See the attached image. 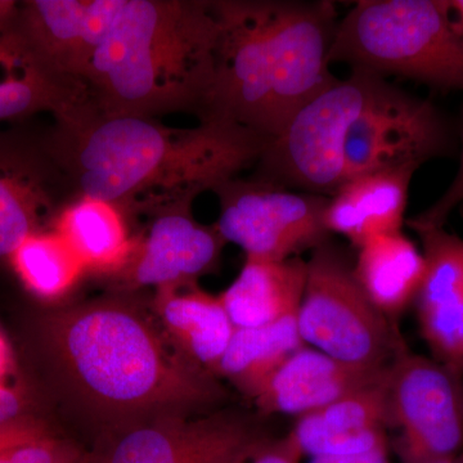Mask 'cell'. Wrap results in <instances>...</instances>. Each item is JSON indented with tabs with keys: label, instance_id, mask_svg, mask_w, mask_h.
<instances>
[{
	"label": "cell",
	"instance_id": "cell-23",
	"mask_svg": "<svg viewBox=\"0 0 463 463\" xmlns=\"http://www.w3.org/2000/svg\"><path fill=\"white\" fill-rule=\"evenodd\" d=\"M297 316L260 327L236 328L219 364L218 376L231 381L248 397L257 398L289 356L306 345Z\"/></svg>",
	"mask_w": 463,
	"mask_h": 463
},
{
	"label": "cell",
	"instance_id": "cell-10",
	"mask_svg": "<svg viewBox=\"0 0 463 463\" xmlns=\"http://www.w3.org/2000/svg\"><path fill=\"white\" fill-rule=\"evenodd\" d=\"M446 118L429 100L383 81L350 125L344 143V183L364 174L414 167L450 149Z\"/></svg>",
	"mask_w": 463,
	"mask_h": 463
},
{
	"label": "cell",
	"instance_id": "cell-1",
	"mask_svg": "<svg viewBox=\"0 0 463 463\" xmlns=\"http://www.w3.org/2000/svg\"><path fill=\"white\" fill-rule=\"evenodd\" d=\"M45 147L76 197L151 212L170 201L196 199L258 163L268 141L219 118L196 128L157 118L108 115L93 105L54 118Z\"/></svg>",
	"mask_w": 463,
	"mask_h": 463
},
{
	"label": "cell",
	"instance_id": "cell-7",
	"mask_svg": "<svg viewBox=\"0 0 463 463\" xmlns=\"http://www.w3.org/2000/svg\"><path fill=\"white\" fill-rule=\"evenodd\" d=\"M385 80L361 70L337 78L268 142L258 160V179L332 196L344 183V143L350 125Z\"/></svg>",
	"mask_w": 463,
	"mask_h": 463
},
{
	"label": "cell",
	"instance_id": "cell-30",
	"mask_svg": "<svg viewBox=\"0 0 463 463\" xmlns=\"http://www.w3.org/2000/svg\"><path fill=\"white\" fill-rule=\"evenodd\" d=\"M309 463H390L389 448L364 453V455L341 457H315Z\"/></svg>",
	"mask_w": 463,
	"mask_h": 463
},
{
	"label": "cell",
	"instance_id": "cell-6",
	"mask_svg": "<svg viewBox=\"0 0 463 463\" xmlns=\"http://www.w3.org/2000/svg\"><path fill=\"white\" fill-rule=\"evenodd\" d=\"M297 318L307 346L364 370L388 367L404 344L397 326L365 295L353 264L330 241L307 260Z\"/></svg>",
	"mask_w": 463,
	"mask_h": 463
},
{
	"label": "cell",
	"instance_id": "cell-28",
	"mask_svg": "<svg viewBox=\"0 0 463 463\" xmlns=\"http://www.w3.org/2000/svg\"><path fill=\"white\" fill-rule=\"evenodd\" d=\"M301 455L294 441L288 437L269 440L261 438L243 457L245 463H300Z\"/></svg>",
	"mask_w": 463,
	"mask_h": 463
},
{
	"label": "cell",
	"instance_id": "cell-13",
	"mask_svg": "<svg viewBox=\"0 0 463 463\" xmlns=\"http://www.w3.org/2000/svg\"><path fill=\"white\" fill-rule=\"evenodd\" d=\"M237 417L175 419L125 432L103 463H233L260 440Z\"/></svg>",
	"mask_w": 463,
	"mask_h": 463
},
{
	"label": "cell",
	"instance_id": "cell-31",
	"mask_svg": "<svg viewBox=\"0 0 463 463\" xmlns=\"http://www.w3.org/2000/svg\"><path fill=\"white\" fill-rule=\"evenodd\" d=\"M449 8L452 16H455L453 23H455L457 35L463 50V0H450Z\"/></svg>",
	"mask_w": 463,
	"mask_h": 463
},
{
	"label": "cell",
	"instance_id": "cell-2",
	"mask_svg": "<svg viewBox=\"0 0 463 463\" xmlns=\"http://www.w3.org/2000/svg\"><path fill=\"white\" fill-rule=\"evenodd\" d=\"M215 79L201 120L232 121L272 141L292 116L336 80L332 2L213 0Z\"/></svg>",
	"mask_w": 463,
	"mask_h": 463
},
{
	"label": "cell",
	"instance_id": "cell-3",
	"mask_svg": "<svg viewBox=\"0 0 463 463\" xmlns=\"http://www.w3.org/2000/svg\"><path fill=\"white\" fill-rule=\"evenodd\" d=\"M218 23L205 0H115L85 84L108 115L205 111L215 79Z\"/></svg>",
	"mask_w": 463,
	"mask_h": 463
},
{
	"label": "cell",
	"instance_id": "cell-4",
	"mask_svg": "<svg viewBox=\"0 0 463 463\" xmlns=\"http://www.w3.org/2000/svg\"><path fill=\"white\" fill-rule=\"evenodd\" d=\"M58 364L90 403L109 413L200 408L225 397L215 374L166 346L132 307L115 301L63 313L51 328Z\"/></svg>",
	"mask_w": 463,
	"mask_h": 463
},
{
	"label": "cell",
	"instance_id": "cell-12",
	"mask_svg": "<svg viewBox=\"0 0 463 463\" xmlns=\"http://www.w3.org/2000/svg\"><path fill=\"white\" fill-rule=\"evenodd\" d=\"M194 199L170 201L151 210L147 233L124 268L134 288L190 285L215 267L225 241L216 227L192 215Z\"/></svg>",
	"mask_w": 463,
	"mask_h": 463
},
{
	"label": "cell",
	"instance_id": "cell-34",
	"mask_svg": "<svg viewBox=\"0 0 463 463\" xmlns=\"http://www.w3.org/2000/svg\"><path fill=\"white\" fill-rule=\"evenodd\" d=\"M9 435H11V430L8 428L0 429V448L5 447L11 440Z\"/></svg>",
	"mask_w": 463,
	"mask_h": 463
},
{
	"label": "cell",
	"instance_id": "cell-27",
	"mask_svg": "<svg viewBox=\"0 0 463 463\" xmlns=\"http://www.w3.org/2000/svg\"><path fill=\"white\" fill-rule=\"evenodd\" d=\"M463 203V116L461 128V157L455 178L446 192L421 214L411 219L410 225L417 228L444 227L453 210Z\"/></svg>",
	"mask_w": 463,
	"mask_h": 463
},
{
	"label": "cell",
	"instance_id": "cell-22",
	"mask_svg": "<svg viewBox=\"0 0 463 463\" xmlns=\"http://www.w3.org/2000/svg\"><path fill=\"white\" fill-rule=\"evenodd\" d=\"M54 231L66 241L85 269L120 272L132 257L124 210L108 201L78 196L61 212Z\"/></svg>",
	"mask_w": 463,
	"mask_h": 463
},
{
	"label": "cell",
	"instance_id": "cell-21",
	"mask_svg": "<svg viewBox=\"0 0 463 463\" xmlns=\"http://www.w3.org/2000/svg\"><path fill=\"white\" fill-rule=\"evenodd\" d=\"M353 269L365 295L394 322L416 303L426 264L421 250L399 231L365 241L358 248Z\"/></svg>",
	"mask_w": 463,
	"mask_h": 463
},
{
	"label": "cell",
	"instance_id": "cell-33",
	"mask_svg": "<svg viewBox=\"0 0 463 463\" xmlns=\"http://www.w3.org/2000/svg\"><path fill=\"white\" fill-rule=\"evenodd\" d=\"M8 367V352L7 346H5V341L0 339V379H2L3 373H5Z\"/></svg>",
	"mask_w": 463,
	"mask_h": 463
},
{
	"label": "cell",
	"instance_id": "cell-17",
	"mask_svg": "<svg viewBox=\"0 0 463 463\" xmlns=\"http://www.w3.org/2000/svg\"><path fill=\"white\" fill-rule=\"evenodd\" d=\"M388 367L364 370L304 345L289 356L254 401L265 414L298 419L373 385L383 379Z\"/></svg>",
	"mask_w": 463,
	"mask_h": 463
},
{
	"label": "cell",
	"instance_id": "cell-24",
	"mask_svg": "<svg viewBox=\"0 0 463 463\" xmlns=\"http://www.w3.org/2000/svg\"><path fill=\"white\" fill-rule=\"evenodd\" d=\"M425 258V277L417 313L463 310V240L444 227L417 228Z\"/></svg>",
	"mask_w": 463,
	"mask_h": 463
},
{
	"label": "cell",
	"instance_id": "cell-25",
	"mask_svg": "<svg viewBox=\"0 0 463 463\" xmlns=\"http://www.w3.org/2000/svg\"><path fill=\"white\" fill-rule=\"evenodd\" d=\"M11 258L27 288L45 298L65 295L85 270L75 252L54 230L29 237Z\"/></svg>",
	"mask_w": 463,
	"mask_h": 463
},
{
	"label": "cell",
	"instance_id": "cell-19",
	"mask_svg": "<svg viewBox=\"0 0 463 463\" xmlns=\"http://www.w3.org/2000/svg\"><path fill=\"white\" fill-rule=\"evenodd\" d=\"M307 276L301 257L283 261L246 259L233 283L221 295L234 328H254L298 315Z\"/></svg>",
	"mask_w": 463,
	"mask_h": 463
},
{
	"label": "cell",
	"instance_id": "cell-9",
	"mask_svg": "<svg viewBox=\"0 0 463 463\" xmlns=\"http://www.w3.org/2000/svg\"><path fill=\"white\" fill-rule=\"evenodd\" d=\"M221 215L215 224L225 242L246 259L283 261L328 241L325 212L330 196L289 191L263 179L232 178L213 190Z\"/></svg>",
	"mask_w": 463,
	"mask_h": 463
},
{
	"label": "cell",
	"instance_id": "cell-8",
	"mask_svg": "<svg viewBox=\"0 0 463 463\" xmlns=\"http://www.w3.org/2000/svg\"><path fill=\"white\" fill-rule=\"evenodd\" d=\"M386 390L402 463H438L462 452L461 374L403 344L389 364Z\"/></svg>",
	"mask_w": 463,
	"mask_h": 463
},
{
	"label": "cell",
	"instance_id": "cell-26",
	"mask_svg": "<svg viewBox=\"0 0 463 463\" xmlns=\"http://www.w3.org/2000/svg\"><path fill=\"white\" fill-rule=\"evenodd\" d=\"M0 463H91L80 449L33 431L0 448Z\"/></svg>",
	"mask_w": 463,
	"mask_h": 463
},
{
	"label": "cell",
	"instance_id": "cell-11",
	"mask_svg": "<svg viewBox=\"0 0 463 463\" xmlns=\"http://www.w3.org/2000/svg\"><path fill=\"white\" fill-rule=\"evenodd\" d=\"M76 197L65 173L44 142L32 143L0 134V258H11L33 234L56 224L61 212Z\"/></svg>",
	"mask_w": 463,
	"mask_h": 463
},
{
	"label": "cell",
	"instance_id": "cell-14",
	"mask_svg": "<svg viewBox=\"0 0 463 463\" xmlns=\"http://www.w3.org/2000/svg\"><path fill=\"white\" fill-rule=\"evenodd\" d=\"M114 7L115 0H29L17 3L14 26L48 70L85 84L91 52Z\"/></svg>",
	"mask_w": 463,
	"mask_h": 463
},
{
	"label": "cell",
	"instance_id": "cell-29",
	"mask_svg": "<svg viewBox=\"0 0 463 463\" xmlns=\"http://www.w3.org/2000/svg\"><path fill=\"white\" fill-rule=\"evenodd\" d=\"M23 410V401L14 390L0 383V429L11 425Z\"/></svg>",
	"mask_w": 463,
	"mask_h": 463
},
{
	"label": "cell",
	"instance_id": "cell-18",
	"mask_svg": "<svg viewBox=\"0 0 463 463\" xmlns=\"http://www.w3.org/2000/svg\"><path fill=\"white\" fill-rule=\"evenodd\" d=\"M417 170H383L343 183L326 207L328 233L341 234L358 249L374 236L402 231L408 191Z\"/></svg>",
	"mask_w": 463,
	"mask_h": 463
},
{
	"label": "cell",
	"instance_id": "cell-20",
	"mask_svg": "<svg viewBox=\"0 0 463 463\" xmlns=\"http://www.w3.org/2000/svg\"><path fill=\"white\" fill-rule=\"evenodd\" d=\"M156 310L179 350L194 364L218 376V367L234 328L221 297L190 285L157 289Z\"/></svg>",
	"mask_w": 463,
	"mask_h": 463
},
{
	"label": "cell",
	"instance_id": "cell-16",
	"mask_svg": "<svg viewBox=\"0 0 463 463\" xmlns=\"http://www.w3.org/2000/svg\"><path fill=\"white\" fill-rule=\"evenodd\" d=\"M14 14L0 21V123L42 112L62 118L90 105L87 85L54 74L35 57L14 26Z\"/></svg>",
	"mask_w": 463,
	"mask_h": 463
},
{
	"label": "cell",
	"instance_id": "cell-36",
	"mask_svg": "<svg viewBox=\"0 0 463 463\" xmlns=\"http://www.w3.org/2000/svg\"><path fill=\"white\" fill-rule=\"evenodd\" d=\"M248 452H249V450H248ZM248 452H246V453H248ZM246 453H245V455H246ZM245 455L241 457V458L237 459V461L233 462V463H245V461H243V457H245Z\"/></svg>",
	"mask_w": 463,
	"mask_h": 463
},
{
	"label": "cell",
	"instance_id": "cell-5",
	"mask_svg": "<svg viewBox=\"0 0 463 463\" xmlns=\"http://www.w3.org/2000/svg\"><path fill=\"white\" fill-rule=\"evenodd\" d=\"M330 62L463 90V50L446 0H364L337 24Z\"/></svg>",
	"mask_w": 463,
	"mask_h": 463
},
{
	"label": "cell",
	"instance_id": "cell-15",
	"mask_svg": "<svg viewBox=\"0 0 463 463\" xmlns=\"http://www.w3.org/2000/svg\"><path fill=\"white\" fill-rule=\"evenodd\" d=\"M386 373L373 385L298 417L288 437L301 455L356 456L389 448Z\"/></svg>",
	"mask_w": 463,
	"mask_h": 463
},
{
	"label": "cell",
	"instance_id": "cell-35",
	"mask_svg": "<svg viewBox=\"0 0 463 463\" xmlns=\"http://www.w3.org/2000/svg\"><path fill=\"white\" fill-rule=\"evenodd\" d=\"M438 463H463V450L459 455L452 457V458L446 459V461H441Z\"/></svg>",
	"mask_w": 463,
	"mask_h": 463
},
{
	"label": "cell",
	"instance_id": "cell-32",
	"mask_svg": "<svg viewBox=\"0 0 463 463\" xmlns=\"http://www.w3.org/2000/svg\"><path fill=\"white\" fill-rule=\"evenodd\" d=\"M17 3L11 0H0V21L8 20L16 11Z\"/></svg>",
	"mask_w": 463,
	"mask_h": 463
}]
</instances>
